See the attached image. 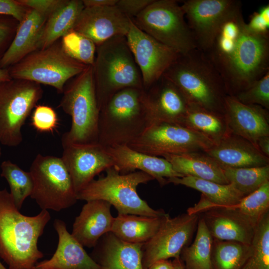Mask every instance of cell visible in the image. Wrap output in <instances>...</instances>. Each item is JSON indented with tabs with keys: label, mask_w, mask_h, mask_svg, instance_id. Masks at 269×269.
<instances>
[{
	"label": "cell",
	"mask_w": 269,
	"mask_h": 269,
	"mask_svg": "<svg viewBox=\"0 0 269 269\" xmlns=\"http://www.w3.org/2000/svg\"><path fill=\"white\" fill-rule=\"evenodd\" d=\"M205 54L221 76L227 94L234 96L269 71V36L250 30L243 14L238 13L224 22Z\"/></svg>",
	"instance_id": "1"
},
{
	"label": "cell",
	"mask_w": 269,
	"mask_h": 269,
	"mask_svg": "<svg viewBox=\"0 0 269 269\" xmlns=\"http://www.w3.org/2000/svg\"><path fill=\"white\" fill-rule=\"evenodd\" d=\"M50 219L46 210L34 216L21 214L10 193L0 190V257L8 269H34L44 257L38 241Z\"/></svg>",
	"instance_id": "2"
},
{
	"label": "cell",
	"mask_w": 269,
	"mask_h": 269,
	"mask_svg": "<svg viewBox=\"0 0 269 269\" xmlns=\"http://www.w3.org/2000/svg\"><path fill=\"white\" fill-rule=\"evenodd\" d=\"M163 75L177 87L189 105L224 114L225 86L204 52L196 48L180 55Z\"/></svg>",
	"instance_id": "3"
},
{
	"label": "cell",
	"mask_w": 269,
	"mask_h": 269,
	"mask_svg": "<svg viewBox=\"0 0 269 269\" xmlns=\"http://www.w3.org/2000/svg\"><path fill=\"white\" fill-rule=\"evenodd\" d=\"M151 124L144 90H122L100 111L98 143L104 147L128 145Z\"/></svg>",
	"instance_id": "4"
},
{
	"label": "cell",
	"mask_w": 269,
	"mask_h": 269,
	"mask_svg": "<svg viewBox=\"0 0 269 269\" xmlns=\"http://www.w3.org/2000/svg\"><path fill=\"white\" fill-rule=\"evenodd\" d=\"M92 67L100 111L120 91L143 88L141 74L126 36H114L97 46Z\"/></svg>",
	"instance_id": "5"
},
{
	"label": "cell",
	"mask_w": 269,
	"mask_h": 269,
	"mask_svg": "<svg viewBox=\"0 0 269 269\" xmlns=\"http://www.w3.org/2000/svg\"><path fill=\"white\" fill-rule=\"evenodd\" d=\"M59 107L72 120L70 130L62 136L61 143L90 144L98 142L100 114L92 66L65 85Z\"/></svg>",
	"instance_id": "6"
},
{
	"label": "cell",
	"mask_w": 269,
	"mask_h": 269,
	"mask_svg": "<svg viewBox=\"0 0 269 269\" xmlns=\"http://www.w3.org/2000/svg\"><path fill=\"white\" fill-rule=\"evenodd\" d=\"M106 170V176L93 179L77 194V200L106 201L119 214L159 217L165 214L152 208L137 193V187L153 180L152 176L140 171L121 173L113 166Z\"/></svg>",
	"instance_id": "7"
},
{
	"label": "cell",
	"mask_w": 269,
	"mask_h": 269,
	"mask_svg": "<svg viewBox=\"0 0 269 269\" xmlns=\"http://www.w3.org/2000/svg\"><path fill=\"white\" fill-rule=\"evenodd\" d=\"M87 66L69 56L57 41L32 52L7 69L12 79L48 85L62 93L66 83Z\"/></svg>",
	"instance_id": "8"
},
{
	"label": "cell",
	"mask_w": 269,
	"mask_h": 269,
	"mask_svg": "<svg viewBox=\"0 0 269 269\" xmlns=\"http://www.w3.org/2000/svg\"><path fill=\"white\" fill-rule=\"evenodd\" d=\"M178 1L153 0L132 20L142 31L182 55L197 47Z\"/></svg>",
	"instance_id": "9"
},
{
	"label": "cell",
	"mask_w": 269,
	"mask_h": 269,
	"mask_svg": "<svg viewBox=\"0 0 269 269\" xmlns=\"http://www.w3.org/2000/svg\"><path fill=\"white\" fill-rule=\"evenodd\" d=\"M43 93L41 85L32 81H0V143L8 147L21 143L22 128Z\"/></svg>",
	"instance_id": "10"
},
{
	"label": "cell",
	"mask_w": 269,
	"mask_h": 269,
	"mask_svg": "<svg viewBox=\"0 0 269 269\" xmlns=\"http://www.w3.org/2000/svg\"><path fill=\"white\" fill-rule=\"evenodd\" d=\"M33 187L30 197L42 210L60 211L78 200L70 174L61 157L38 154L29 169Z\"/></svg>",
	"instance_id": "11"
},
{
	"label": "cell",
	"mask_w": 269,
	"mask_h": 269,
	"mask_svg": "<svg viewBox=\"0 0 269 269\" xmlns=\"http://www.w3.org/2000/svg\"><path fill=\"white\" fill-rule=\"evenodd\" d=\"M214 145L205 136L184 126L159 122L150 125L127 145L146 154L162 156L204 151Z\"/></svg>",
	"instance_id": "12"
},
{
	"label": "cell",
	"mask_w": 269,
	"mask_h": 269,
	"mask_svg": "<svg viewBox=\"0 0 269 269\" xmlns=\"http://www.w3.org/2000/svg\"><path fill=\"white\" fill-rule=\"evenodd\" d=\"M181 6L197 49L206 53L222 24L242 9L238 0H185Z\"/></svg>",
	"instance_id": "13"
},
{
	"label": "cell",
	"mask_w": 269,
	"mask_h": 269,
	"mask_svg": "<svg viewBox=\"0 0 269 269\" xmlns=\"http://www.w3.org/2000/svg\"><path fill=\"white\" fill-rule=\"evenodd\" d=\"M199 218L198 214L186 213L174 218L166 214L155 234L143 244V269L159 260L180 258L182 250L193 235Z\"/></svg>",
	"instance_id": "14"
},
{
	"label": "cell",
	"mask_w": 269,
	"mask_h": 269,
	"mask_svg": "<svg viewBox=\"0 0 269 269\" xmlns=\"http://www.w3.org/2000/svg\"><path fill=\"white\" fill-rule=\"evenodd\" d=\"M126 36L146 90L163 76L180 55L142 31L132 19Z\"/></svg>",
	"instance_id": "15"
},
{
	"label": "cell",
	"mask_w": 269,
	"mask_h": 269,
	"mask_svg": "<svg viewBox=\"0 0 269 269\" xmlns=\"http://www.w3.org/2000/svg\"><path fill=\"white\" fill-rule=\"evenodd\" d=\"M61 157L71 177L76 194L104 170L114 166L110 155L98 143H61Z\"/></svg>",
	"instance_id": "16"
},
{
	"label": "cell",
	"mask_w": 269,
	"mask_h": 269,
	"mask_svg": "<svg viewBox=\"0 0 269 269\" xmlns=\"http://www.w3.org/2000/svg\"><path fill=\"white\" fill-rule=\"evenodd\" d=\"M131 19L116 6L83 8L72 29L99 46L111 38L126 36Z\"/></svg>",
	"instance_id": "17"
},
{
	"label": "cell",
	"mask_w": 269,
	"mask_h": 269,
	"mask_svg": "<svg viewBox=\"0 0 269 269\" xmlns=\"http://www.w3.org/2000/svg\"><path fill=\"white\" fill-rule=\"evenodd\" d=\"M224 115L230 133L247 139L257 147L259 138L269 136V110L262 106L245 104L227 95Z\"/></svg>",
	"instance_id": "18"
},
{
	"label": "cell",
	"mask_w": 269,
	"mask_h": 269,
	"mask_svg": "<svg viewBox=\"0 0 269 269\" xmlns=\"http://www.w3.org/2000/svg\"><path fill=\"white\" fill-rule=\"evenodd\" d=\"M144 91L151 124L166 122L180 124L189 104L173 83L163 75Z\"/></svg>",
	"instance_id": "19"
},
{
	"label": "cell",
	"mask_w": 269,
	"mask_h": 269,
	"mask_svg": "<svg viewBox=\"0 0 269 269\" xmlns=\"http://www.w3.org/2000/svg\"><path fill=\"white\" fill-rule=\"evenodd\" d=\"M114 162L113 167L121 173L136 170L142 171L156 179L161 186L168 183L167 179L182 177L164 158L152 156L134 150L127 145L105 147Z\"/></svg>",
	"instance_id": "20"
},
{
	"label": "cell",
	"mask_w": 269,
	"mask_h": 269,
	"mask_svg": "<svg viewBox=\"0 0 269 269\" xmlns=\"http://www.w3.org/2000/svg\"><path fill=\"white\" fill-rule=\"evenodd\" d=\"M86 202L75 219L71 235L83 247L92 248L111 232L114 217L108 202L101 200Z\"/></svg>",
	"instance_id": "21"
},
{
	"label": "cell",
	"mask_w": 269,
	"mask_h": 269,
	"mask_svg": "<svg viewBox=\"0 0 269 269\" xmlns=\"http://www.w3.org/2000/svg\"><path fill=\"white\" fill-rule=\"evenodd\" d=\"M53 227L58 237L56 251L50 259L38 262L34 269H101L68 231L63 221L55 219Z\"/></svg>",
	"instance_id": "22"
},
{
	"label": "cell",
	"mask_w": 269,
	"mask_h": 269,
	"mask_svg": "<svg viewBox=\"0 0 269 269\" xmlns=\"http://www.w3.org/2000/svg\"><path fill=\"white\" fill-rule=\"evenodd\" d=\"M204 152L221 167L244 168L269 164V157L264 155L254 144L231 133Z\"/></svg>",
	"instance_id": "23"
},
{
	"label": "cell",
	"mask_w": 269,
	"mask_h": 269,
	"mask_svg": "<svg viewBox=\"0 0 269 269\" xmlns=\"http://www.w3.org/2000/svg\"><path fill=\"white\" fill-rule=\"evenodd\" d=\"M202 213L213 239L251 244L257 226L235 210L227 207H216Z\"/></svg>",
	"instance_id": "24"
},
{
	"label": "cell",
	"mask_w": 269,
	"mask_h": 269,
	"mask_svg": "<svg viewBox=\"0 0 269 269\" xmlns=\"http://www.w3.org/2000/svg\"><path fill=\"white\" fill-rule=\"evenodd\" d=\"M103 237L90 255L101 269H143V244L124 241L111 232Z\"/></svg>",
	"instance_id": "25"
},
{
	"label": "cell",
	"mask_w": 269,
	"mask_h": 269,
	"mask_svg": "<svg viewBox=\"0 0 269 269\" xmlns=\"http://www.w3.org/2000/svg\"><path fill=\"white\" fill-rule=\"evenodd\" d=\"M167 181L168 183L182 185L202 193L200 201L187 210L189 214H199L211 208L231 206L244 197L230 183L222 184L192 176L170 178Z\"/></svg>",
	"instance_id": "26"
},
{
	"label": "cell",
	"mask_w": 269,
	"mask_h": 269,
	"mask_svg": "<svg viewBox=\"0 0 269 269\" xmlns=\"http://www.w3.org/2000/svg\"><path fill=\"white\" fill-rule=\"evenodd\" d=\"M48 16L29 9L18 23L14 38L0 59V68L7 69L38 49L39 41Z\"/></svg>",
	"instance_id": "27"
},
{
	"label": "cell",
	"mask_w": 269,
	"mask_h": 269,
	"mask_svg": "<svg viewBox=\"0 0 269 269\" xmlns=\"http://www.w3.org/2000/svg\"><path fill=\"white\" fill-rule=\"evenodd\" d=\"M182 176H192L222 184H229L222 167L203 151L162 156Z\"/></svg>",
	"instance_id": "28"
},
{
	"label": "cell",
	"mask_w": 269,
	"mask_h": 269,
	"mask_svg": "<svg viewBox=\"0 0 269 269\" xmlns=\"http://www.w3.org/2000/svg\"><path fill=\"white\" fill-rule=\"evenodd\" d=\"M166 214L150 217L118 214L114 218L111 232L124 241L143 244L155 234Z\"/></svg>",
	"instance_id": "29"
},
{
	"label": "cell",
	"mask_w": 269,
	"mask_h": 269,
	"mask_svg": "<svg viewBox=\"0 0 269 269\" xmlns=\"http://www.w3.org/2000/svg\"><path fill=\"white\" fill-rule=\"evenodd\" d=\"M84 8L81 0H65L47 18L39 41L38 49L48 47L72 30Z\"/></svg>",
	"instance_id": "30"
},
{
	"label": "cell",
	"mask_w": 269,
	"mask_h": 269,
	"mask_svg": "<svg viewBox=\"0 0 269 269\" xmlns=\"http://www.w3.org/2000/svg\"><path fill=\"white\" fill-rule=\"evenodd\" d=\"M180 125L197 132L218 143L230 133L224 114L189 105Z\"/></svg>",
	"instance_id": "31"
},
{
	"label": "cell",
	"mask_w": 269,
	"mask_h": 269,
	"mask_svg": "<svg viewBox=\"0 0 269 269\" xmlns=\"http://www.w3.org/2000/svg\"><path fill=\"white\" fill-rule=\"evenodd\" d=\"M213 239L203 218L199 219L195 238L181 255L185 269H214L212 262Z\"/></svg>",
	"instance_id": "32"
},
{
	"label": "cell",
	"mask_w": 269,
	"mask_h": 269,
	"mask_svg": "<svg viewBox=\"0 0 269 269\" xmlns=\"http://www.w3.org/2000/svg\"><path fill=\"white\" fill-rule=\"evenodd\" d=\"M222 168L229 183L232 184L244 197L269 181V164L260 167Z\"/></svg>",
	"instance_id": "33"
},
{
	"label": "cell",
	"mask_w": 269,
	"mask_h": 269,
	"mask_svg": "<svg viewBox=\"0 0 269 269\" xmlns=\"http://www.w3.org/2000/svg\"><path fill=\"white\" fill-rule=\"evenodd\" d=\"M250 248L251 244L213 239L212 262L214 269H239Z\"/></svg>",
	"instance_id": "34"
},
{
	"label": "cell",
	"mask_w": 269,
	"mask_h": 269,
	"mask_svg": "<svg viewBox=\"0 0 269 269\" xmlns=\"http://www.w3.org/2000/svg\"><path fill=\"white\" fill-rule=\"evenodd\" d=\"M239 269H269V212L257 224L249 254Z\"/></svg>",
	"instance_id": "35"
},
{
	"label": "cell",
	"mask_w": 269,
	"mask_h": 269,
	"mask_svg": "<svg viewBox=\"0 0 269 269\" xmlns=\"http://www.w3.org/2000/svg\"><path fill=\"white\" fill-rule=\"evenodd\" d=\"M0 168V176L6 180L14 204L20 210L25 200L32 193L33 183L31 175L29 171L23 170L10 160L2 161Z\"/></svg>",
	"instance_id": "36"
},
{
	"label": "cell",
	"mask_w": 269,
	"mask_h": 269,
	"mask_svg": "<svg viewBox=\"0 0 269 269\" xmlns=\"http://www.w3.org/2000/svg\"><path fill=\"white\" fill-rule=\"evenodd\" d=\"M227 207L235 210L256 226L269 212V181L243 197L238 204Z\"/></svg>",
	"instance_id": "37"
},
{
	"label": "cell",
	"mask_w": 269,
	"mask_h": 269,
	"mask_svg": "<svg viewBox=\"0 0 269 269\" xmlns=\"http://www.w3.org/2000/svg\"><path fill=\"white\" fill-rule=\"evenodd\" d=\"M61 43L71 57L87 66L93 65L97 46L91 39L71 30L62 37Z\"/></svg>",
	"instance_id": "38"
},
{
	"label": "cell",
	"mask_w": 269,
	"mask_h": 269,
	"mask_svg": "<svg viewBox=\"0 0 269 269\" xmlns=\"http://www.w3.org/2000/svg\"><path fill=\"white\" fill-rule=\"evenodd\" d=\"M233 97L243 104L259 105L269 110V71Z\"/></svg>",
	"instance_id": "39"
},
{
	"label": "cell",
	"mask_w": 269,
	"mask_h": 269,
	"mask_svg": "<svg viewBox=\"0 0 269 269\" xmlns=\"http://www.w3.org/2000/svg\"><path fill=\"white\" fill-rule=\"evenodd\" d=\"M58 119L55 111L46 105H36L31 116V125L38 132H53L57 128Z\"/></svg>",
	"instance_id": "40"
},
{
	"label": "cell",
	"mask_w": 269,
	"mask_h": 269,
	"mask_svg": "<svg viewBox=\"0 0 269 269\" xmlns=\"http://www.w3.org/2000/svg\"><path fill=\"white\" fill-rule=\"evenodd\" d=\"M248 27L253 32L266 36H269V5L260 7L255 11L250 17Z\"/></svg>",
	"instance_id": "41"
},
{
	"label": "cell",
	"mask_w": 269,
	"mask_h": 269,
	"mask_svg": "<svg viewBox=\"0 0 269 269\" xmlns=\"http://www.w3.org/2000/svg\"><path fill=\"white\" fill-rule=\"evenodd\" d=\"M14 21L16 20L12 17L0 15V59L6 50L5 46L16 32L18 25L16 26Z\"/></svg>",
	"instance_id": "42"
},
{
	"label": "cell",
	"mask_w": 269,
	"mask_h": 269,
	"mask_svg": "<svg viewBox=\"0 0 269 269\" xmlns=\"http://www.w3.org/2000/svg\"><path fill=\"white\" fill-rule=\"evenodd\" d=\"M153 0H118L116 6L125 15L133 19Z\"/></svg>",
	"instance_id": "43"
},
{
	"label": "cell",
	"mask_w": 269,
	"mask_h": 269,
	"mask_svg": "<svg viewBox=\"0 0 269 269\" xmlns=\"http://www.w3.org/2000/svg\"><path fill=\"white\" fill-rule=\"evenodd\" d=\"M65 0H17L21 5L48 16L58 8Z\"/></svg>",
	"instance_id": "44"
},
{
	"label": "cell",
	"mask_w": 269,
	"mask_h": 269,
	"mask_svg": "<svg viewBox=\"0 0 269 269\" xmlns=\"http://www.w3.org/2000/svg\"><path fill=\"white\" fill-rule=\"evenodd\" d=\"M29 10L17 0H0V15L12 17L18 22L23 19Z\"/></svg>",
	"instance_id": "45"
},
{
	"label": "cell",
	"mask_w": 269,
	"mask_h": 269,
	"mask_svg": "<svg viewBox=\"0 0 269 269\" xmlns=\"http://www.w3.org/2000/svg\"><path fill=\"white\" fill-rule=\"evenodd\" d=\"M84 7H105L116 5L118 0H82Z\"/></svg>",
	"instance_id": "46"
},
{
	"label": "cell",
	"mask_w": 269,
	"mask_h": 269,
	"mask_svg": "<svg viewBox=\"0 0 269 269\" xmlns=\"http://www.w3.org/2000/svg\"><path fill=\"white\" fill-rule=\"evenodd\" d=\"M257 146L264 155L269 157V136H263L259 138Z\"/></svg>",
	"instance_id": "47"
},
{
	"label": "cell",
	"mask_w": 269,
	"mask_h": 269,
	"mask_svg": "<svg viewBox=\"0 0 269 269\" xmlns=\"http://www.w3.org/2000/svg\"><path fill=\"white\" fill-rule=\"evenodd\" d=\"M172 262L168 260H162L153 263L146 269H172Z\"/></svg>",
	"instance_id": "48"
},
{
	"label": "cell",
	"mask_w": 269,
	"mask_h": 269,
	"mask_svg": "<svg viewBox=\"0 0 269 269\" xmlns=\"http://www.w3.org/2000/svg\"><path fill=\"white\" fill-rule=\"evenodd\" d=\"M11 79L8 69L0 68V81H7Z\"/></svg>",
	"instance_id": "49"
},
{
	"label": "cell",
	"mask_w": 269,
	"mask_h": 269,
	"mask_svg": "<svg viewBox=\"0 0 269 269\" xmlns=\"http://www.w3.org/2000/svg\"><path fill=\"white\" fill-rule=\"evenodd\" d=\"M172 269H185L183 262L180 258L174 259L172 262Z\"/></svg>",
	"instance_id": "50"
},
{
	"label": "cell",
	"mask_w": 269,
	"mask_h": 269,
	"mask_svg": "<svg viewBox=\"0 0 269 269\" xmlns=\"http://www.w3.org/2000/svg\"><path fill=\"white\" fill-rule=\"evenodd\" d=\"M0 269H8L5 267L0 261Z\"/></svg>",
	"instance_id": "51"
},
{
	"label": "cell",
	"mask_w": 269,
	"mask_h": 269,
	"mask_svg": "<svg viewBox=\"0 0 269 269\" xmlns=\"http://www.w3.org/2000/svg\"><path fill=\"white\" fill-rule=\"evenodd\" d=\"M1 147L0 146V157L1 156Z\"/></svg>",
	"instance_id": "52"
}]
</instances>
